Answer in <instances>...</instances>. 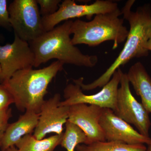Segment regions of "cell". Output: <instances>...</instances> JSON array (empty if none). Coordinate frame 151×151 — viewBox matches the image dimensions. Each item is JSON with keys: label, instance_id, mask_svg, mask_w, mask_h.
Returning a JSON list of instances; mask_svg holds the SVG:
<instances>
[{"label": "cell", "instance_id": "6da1fadb", "mask_svg": "<svg viewBox=\"0 0 151 151\" xmlns=\"http://www.w3.org/2000/svg\"><path fill=\"white\" fill-rule=\"evenodd\" d=\"M135 2L134 0H129L121 10L123 19L128 22L130 26L123 49L106 71L92 83L84 84L83 77L76 79L75 82L81 86L82 91L103 87L121 66L133 58L148 55L149 51L146 45L151 36V6L150 4H145L140 6L134 12L132 10V8Z\"/></svg>", "mask_w": 151, "mask_h": 151}, {"label": "cell", "instance_id": "7a4b0ae2", "mask_svg": "<svg viewBox=\"0 0 151 151\" xmlns=\"http://www.w3.org/2000/svg\"><path fill=\"white\" fill-rule=\"evenodd\" d=\"M72 22L71 20L66 21L29 42L35 58L34 67L53 59L76 66L92 68L97 65V55L83 54L72 44L70 37Z\"/></svg>", "mask_w": 151, "mask_h": 151}, {"label": "cell", "instance_id": "3957f363", "mask_svg": "<svg viewBox=\"0 0 151 151\" xmlns=\"http://www.w3.org/2000/svg\"><path fill=\"white\" fill-rule=\"evenodd\" d=\"M63 65L56 60L43 68H28L14 73L4 85L12 95L14 103L19 111L39 113L49 84L63 69Z\"/></svg>", "mask_w": 151, "mask_h": 151}, {"label": "cell", "instance_id": "277c9868", "mask_svg": "<svg viewBox=\"0 0 151 151\" xmlns=\"http://www.w3.org/2000/svg\"><path fill=\"white\" fill-rule=\"evenodd\" d=\"M121 15L122 11L119 9L112 12L96 15L90 21L79 19L73 21L70 27V33L73 35L72 44L94 47L112 41L113 49H115L126 41L129 34Z\"/></svg>", "mask_w": 151, "mask_h": 151}, {"label": "cell", "instance_id": "5b68a950", "mask_svg": "<svg viewBox=\"0 0 151 151\" xmlns=\"http://www.w3.org/2000/svg\"><path fill=\"white\" fill-rule=\"evenodd\" d=\"M14 35L29 42L45 32L36 0H14L8 7Z\"/></svg>", "mask_w": 151, "mask_h": 151}, {"label": "cell", "instance_id": "8992f818", "mask_svg": "<svg viewBox=\"0 0 151 151\" xmlns=\"http://www.w3.org/2000/svg\"><path fill=\"white\" fill-rule=\"evenodd\" d=\"M120 86L117 93L116 108L114 113L128 124L134 125L138 132L145 137H150L151 123L149 113L133 96L127 73L122 71Z\"/></svg>", "mask_w": 151, "mask_h": 151}, {"label": "cell", "instance_id": "52a82bcc", "mask_svg": "<svg viewBox=\"0 0 151 151\" xmlns=\"http://www.w3.org/2000/svg\"><path fill=\"white\" fill-rule=\"evenodd\" d=\"M122 71L120 68L117 69L102 90L95 94L86 95L83 92L81 86L74 82L68 84L63 90L65 100L61 101L60 105L70 106L76 104H85L108 108L115 112Z\"/></svg>", "mask_w": 151, "mask_h": 151}, {"label": "cell", "instance_id": "ba28073f", "mask_svg": "<svg viewBox=\"0 0 151 151\" xmlns=\"http://www.w3.org/2000/svg\"><path fill=\"white\" fill-rule=\"evenodd\" d=\"M119 9L117 3L111 0H97L89 5L77 4L73 0H64L60 4L56 12L42 17L44 29L46 32L63 21L83 17L91 19L94 15L112 12Z\"/></svg>", "mask_w": 151, "mask_h": 151}, {"label": "cell", "instance_id": "9c48e42d", "mask_svg": "<svg viewBox=\"0 0 151 151\" xmlns=\"http://www.w3.org/2000/svg\"><path fill=\"white\" fill-rule=\"evenodd\" d=\"M35 59L29 42L14 35L12 43L0 45V83L5 84L18 70L32 68Z\"/></svg>", "mask_w": 151, "mask_h": 151}, {"label": "cell", "instance_id": "30bf717a", "mask_svg": "<svg viewBox=\"0 0 151 151\" xmlns=\"http://www.w3.org/2000/svg\"><path fill=\"white\" fill-rule=\"evenodd\" d=\"M61 96L59 93L47 100L42 105L37 125L33 136L37 139H42L51 133L60 135L63 132V126L69 117L70 106L60 105Z\"/></svg>", "mask_w": 151, "mask_h": 151}, {"label": "cell", "instance_id": "8fae6325", "mask_svg": "<svg viewBox=\"0 0 151 151\" xmlns=\"http://www.w3.org/2000/svg\"><path fill=\"white\" fill-rule=\"evenodd\" d=\"M99 122L106 141L129 145H147L150 142V137L141 134L130 124L116 116L111 109L103 108Z\"/></svg>", "mask_w": 151, "mask_h": 151}, {"label": "cell", "instance_id": "7c38bea8", "mask_svg": "<svg viewBox=\"0 0 151 151\" xmlns=\"http://www.w3.org/2000/svg\"><path fill=\"white\" fill-rule=\"evenodd\" d=\"M103 108L94 105L76 104L70 106L68 121L78 126L87 137V144L106 141L100 124Z\"/></svg>", "mask_w": 151, "mask_h": 151}, {"label": "cell", "instance_id": "4fadbf2b", "mask_svg": "<svg viewBox=\"0 0 151 151\" xmlns=\"http://www.w3.org/2000/svg\"><path fill=\"white\" fill-rule=\"evenodd\" d=\"M39 117V113L27 111L16 122L9 124L3 138L1 151H6L11 147L15 146L22 138L34 132Z\"/></svg>", "mask_w": 151, "mask_h": 151}, {"label": "cell", "instance_id": "5bb4252c", "mask_svg": "<svg viewBox=\"0 0 151 151\" xmlns=\"http://www.w3.org/2000/svg\"><path fill=\"white\" fill-rule=\"evenodd\" d=\"M127 74L136 94L141 97L142 104L151 113V78L142 63H136Z\"/></svg>", "mask_w": 151, "mask_h": 151}, {"label": "cell", "instance_id": "9a60e30c", "mask_svg": "<svg viewBox=\"0 0 151 151\" xmlns=\"http://www.w3.org/2000/svg\"><path fill=\"white\" fill-rule=\"evenodd\" d=\"M63 133L40 140L36 139L32 134L27 135L18 142L15 147L19 151H54L60 145Z\"/></svg>", "mask_w": 151, "mask_h": 151}, {"label": "cell", "instance_id": "2e32d148", "mask_svg": "<svg viewBox=\"0 0 151 151\" xmlns=\"http://www.w3.org/2000/svg\"><path fill=\"white\" fill-rule=\"evenodd\" d=\"M147 147L143 144L129 145L119 142L98 141L76 147V151H146Z\"/></svg>", "mask_w": 151, "mask_h": 151}, {"label": "cell", "instance_id": "e0dca14e", "mask_svg": "<svg viewBox=\"0 0 151 151\" xmlns=\"http://www.w3.org/2000/svg\"><path fill=\"white\" fill-rule=\"evenodd\" d=\"M65 126L60 145L66 151H74L78 145L87 144L86 134L78 126L68 120Z\"/></svg>", "mask_w": 151, "mask_h": 151}, {"label": "cell", "instance_id": "ac0fdd59", "mask_svg": "<svg viewBox=\"0 0 151 151\" xmlns=\"http://www.w3.org/2000/svg\"><path fill=\"white\" fill-rule=\"evenodd\" d=\"M41 15L42 17L48 16L56 12L60 4L62 1L60 0H36Z\"/></svg>", "mask_w": 151, "mask_h": 151}, {"label": "cell", "instance_id": "d6986e66", "mask_svg": "<svg viewBox=\"0 0 151 151\" xmlns=\"http://www.w3.org/2000/svg\"><path fill=\"white\" fill-rule=\"evenodd\" d=\"M14 103L13 97L5 85L0 84V112L8 110L10 105Z\"/></svg>", "mask_w": 151, "mask_h": 151}, {"label": "cell", "instance_id": "ffe728a7", "mask_svg": "<svg viewBox=\"0 0 151 151\" xmlns=\"http://www.w3.org/2000/svg\"><path fill=\"white\" fill-rule=\"evenodd\" d=\"M7 1L0 0V27L10 30L12 28L10 22Z\"/></svg>", "mask_w": 151, "mask_h": 151}, {"label": "cell", "instance_id": "44dd1931", "mask_svg": "<svg viewBox=\"0 0 151 151\" xmlns=\"http://www.w3.org/2000/svg\"><path fill=\"white\" fill-rule=\"evenodd\" d=\"M12 110L9 108L6 111L0 112V148L4 135L9 125V121L12 117Z\"/></svg>", "mask_w": 151, "mask_h": 151}, {"label": "cell", "instance_id": "7402d4cb", "mask_svg": "<svg viewBox=\"0 0 151 151\" xmlns=\"http://www.w3.org/2000/svg\"><path fill=\"white\" fill-rule=\"evenodd\" d=\"M146 48H147V49L149 52H151V36L150 38V39H149L147 42V45H146Z\"/></svg>", "mask_w": 151, "mask_h": 151}, {"label": "cell", "instance_id": "603a6c76", "mask_svg": "<svg viewBox=\"0 0 151 151\" xmlns=\"http://www.w3.org/2000/svg\"><path fill=\"white\" fill-rule=\"evenodd\" d=\"M6 151H19L15 146H13L8 149Z\"/></svg>", "mask_w": 151, "mask_h": 151}, {"label": "cell", "instance_id": "cb8c5ba5", "mask_svg": "<svg viewBox=\"0 0 151 151\" xmlns=\"http://www.w3.org/2000/svg\"><path fill=\"white\" fill-rule=\"evenodd\" d=\"M147 150L146 151H151V138L150 142L147 145Z\"/></svg>", "mask_w": 151, "mask_h": 151}, {"label": "cell", "instance_id": "d4e9b609", "mask_svg": "<svg viewBox=\"0 0 151 151\" xmlns=\"http://www.w3.org/2000/svg\"><path fill=\"white\" fill-rule=\"evenodd\" d=\"M4 40V37L3 35L0 34V44L3 43Z\"/></svg>", "mask_w": 151, "mask_h": 151}, {"label": "cell", "instance_id": "484cf974", "mask_svg": "<svg viewBox=\"0 0 151 151\" xmlns=\"http://www.w3.org/2000/svg\"><path fill=\"white\" fill-rule=\"evenodd\" d=\"M1 65H0V73H1Z\"/></svg>", "mask_w": 151, "mask_h": 151}]
</instances>
